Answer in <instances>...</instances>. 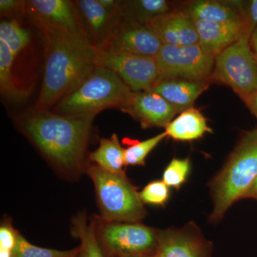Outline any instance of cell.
<instances>
[{
    "instance_id": "6da1fadb",
    "label": "cell",
    "mask_w": 257,
    "mask_h": 257,
    "mask_svg": "<svg viewBox=\"0 0 257 257\" xmlns=\"http://www.w3.org/2000/svg\"><path fill=\"white\" fill-rule=\"evenodd\" d=\"M96 114L62 115L32 110L22 116L19 126L51 167L67 180L85 173V153Z\"/></svg>"
},
{
    "instance_id": "7a4b0ae2",
    "label": "cell",
    "mask_w": 257,
    "mask_h": 257,
    "mask_svg": "<svg viewBox=\"0 0 257 257\" xmlns=\"http://www.w3.org/2000/svg\"><path fill=\"white\" fill-rule=\"evenodd\" d=\"M43 35L45 68L35 109L50 111L96 67L98 48L89 37L33 22Z\"/></svg>"
},
{
    "instance_id": "3957f363",
    "label": "cell",
    "mask_w": 257,
    "mask_h": 257,
    "mask_svg": "<svg viewBox=\"0 0 257 257\" xmlns=\"http://www.w3.org/2000/svg\"><path fill=\"white\" fill-rule=\"evenodd\" d=\"M256 177L257 128L243 135L222 170L211 180V222L220 221L229 208L242 199Z\"/></svg>"
},
{
    "instance_id": "277c9868",
    "label": "cell",
    "mask_w": 257,
    "mask_h": 257,
    "mask_svg": "<svg viewBox=\"0 0 257 257\" xmlns=\"http://www.w3.org/2000/svg\"><path fill=\"white\" fill-rule=\"evenodd\" d=\"M132 91L117 74L96 66L75 89L56 104L53 112L96 114L109 108L119 109Z\"/></svg>"
},
{
    "instance_id": "5b68a950",
    "label": "cell",
    "mask_w": 257,
    "mask_h": 257,
    "mask_svg": "<svg viewBox=\"0 0 257 257\" xmlns=\"http://www.w3.org/2000/svg\"><path fill=\"white\" fill-rule=\"evenodd\" d=\"M87 174L94 184L96 202L102 220L138 223L147 215L140 192L124 173H111L88 165Z\"/></svg>"
},
{
    "instance_id": "8992f818",
    "label": "cell",
    "mask_w": 257,
    "mask_h": 257,
    "mask_svg": "<svg viewBox=\"0 0 257 257\" xmlns=\"http://www.w3.org/2000/svg\"><path fill=\"white\" fill-rule=\"evenodd\" d=\"M212 80L231 87L243 101L257 91V60L243 35L215 57Z\"/></svg>"
},
{
    "instance_id": "52a82bcc",
    "label": "cell",
    "mask_w": 257,
    "mask_h": 257,
    "mask_svg": "<svg viewBox=\"0 0 257 257\" xmlns=\"http://www.w3.org/2000/svg\"><path fill=\"white\" fill-rule=\"evenodd\" d=\"M96 234L104 257L153 254L158 231L140 222H117L95 217Z\"/></svg>"
},
{
    "instance_id": "ba28073f",
    "label": "cell",
    "mask_w": 257,
    "mask_h": 257,
    "mask_svg": "<svg viewBox=\"0 0 257 257\" xmlns=\"http://www.w3.org/2000/svg\"><path fill=\"white\" fill-rule=\"evenodd\" d=\"M96 64L114 72L135 92L149 90L160 77L155 57L134 55L111 47L98 49Z\"/></svg>"
},
{
    "instance_id": "9c48e42d",
    "label": "cell",
    "mask_w": 257,
    "mask_h": 257,
    "mask_svg": "<svg viewBox=\"0 0 257 257\" xmlns=\"http://www.w3.org/2000/svg\"><path fill=\"white\" fill-rule=\"evenodd\" d=\"M161 77L212 81L215 58L199 44L189 46L163 45L155 57Z\"/></svg>"
},
{
    "instance_id": "30bf717a",
    "label": "cell",
    "mask_w": 257,
    "mask_h": 257,
    "mask_svg": "<svg viewBox=\"0 0 257 257\" xmlns=\"http://www.w3.org/2000/svg\"><path fill=\"white\" fill-rule=\"evenodd\" d=\"M162 45L163 43L148 24L130 21L121 17L102 47H109L134 55L155 57Z\"/></svg>"
},
{
    "instance_id": "8fae6325",
    "label": "cell",
    "mask_w": 257,
    "mask_h": 257,
    "mask_svg": "<svg viewBox=\"0 0 257 257\" xmlns=\"http://www.w3.org/2000/svg\"><path fill=\"white\" fill-rule=\"evenodd\" d=\"M212 243L194 223L182 229L158 231L155 257H211Z\"/></svg>"
},
{
    "instance_id": "7c38bea8",
    "label": "cell",
    "mask_w": 257,
    "mask_h": 257,
    "mask_svg": "<svg viewBox=\"0 0 257 257\" xmlns=\"http://www.w3.org/2000/svg\"><path fill=\"white\" fill-rule=\"evenodd\" d=\"M136 119L143 128L166 127L177 111L157 93L132 91L119 108Z\"/></svg>"
},
{
    "instance_id": "4fadbf2b",
    "label": "cell",
    "mask_w": 257,
    "mask_h": 257,
    "mask_svg": "<svg viewBox=\"0 0 257 257\" xmlns=\"http://www.w3.org/2000/svg\"><path fill=\"white\" fill-rule=\"evenodd\" d=\"M26 11L33 22H40L70 33L88 37L77 8L72 2L30 0L27 2Z\"/></svg>"
},
{
    "instance_id": "5bb4252c",
    "label": "cell",
    "mask_w": 257,
    "mask_h": 257,
    "mask_svg": "<svg viewBox=\"0 0 257 257\" xmlns=\"http://www.w3.org/2000/svg\"><path fill=\"white\" fill-rule=\"evenodd\" d=\"M163 45L189 46L199 44L194 20L183 10H175L147 23Z\"/></svg>"
},
{
    "instance_id": "9a60e30c",
    "label": "cell",
    "mask_w": 257,
    "mask_h": 257,
    "mask_svg": "<svg viewBox=\"0 0 257 257\" xmlns=\"http://www.w3.org/2000/svg\"><path fill=\"white\" fill-rule=\"evenodd\" d=\"M211 82L179 77H161L147 91L160 94L179 113L192 107L196 99L207 90Z\"/></svg>"
},
{
    "instance_id": "2e32d148",
    "label": "cell",
    "mask_w": 257,
    "mask_h": 257,
    "mask_svg": "<svg viewBox=\"0 0 257 257\" xmlns=\"http://www.w3.org/2000/svg\"><path fill=\"white\" fill-rule=\"evenodd\" d=\"M74 3L89 40L96 48H101L121 18L120 10L117 13L109 11L98 0H79Z\"/></svg>"
},
{
    "instance_id": "e0dca14e",
    "label": "cell",
    "mask_w": 257,
    "mask_h": 257,
    "mask_svg": "<svg viewBox=\"0 0 257 257\" xmlns=\"http://www.w3.org/2000/svg\"><path fill=\"white\" fill-rule=\"evenodd\" d=\"M199 45L214 58L245 34L243 23L194 21Z\"/></svg>"
},
{
    "instance_id": "ac0fdd59",
    "label": "cell",
    "mask_w": 257,
    "mask_h": 257,
    "mask_svg": "<svg viewBox=\"0 0 257 257\" xmlns=\"http://www.w3.org/2000/svg\"><path fill=\"white\" fill-rule=\"evenodd\" d=\"M244 2L199 0L186 5L183 10L194 21L243 23Z\"/></svg>"
},
{
    "instance_id": "d6986e66",
    "label": "cell",
    "mask_w": 257,
    "mask_h": 257,
    "mask_svg": "<svg viewBox=\"0 0 257 257\" xmlns=\"http://www.w3.org/2000/svg\"><path fill=\"white\" fill-rule=\"evenodd\" d=\"M167 137L181 142H192L202 138L212 130L207 119L197 108L190 107L181 112L165 127Z\"/></svg>"
},
{
    "instance_id": "ffe728a7",
    "label": "cell",
    "mask_w": 257,
    "mask_h": 257,
    "mask_svg": "<svg viewBox=\"0 0 257 257\" xmlns=\"http://www.w3.org/2000/svg\"><path fill=\"white\" fill-rule=\"evenodd\" d=\"M124 149L120 145L116 134L99 140V145L91 152L89 159L96 166L111 173H124Z\"/></svg>"
},
{
    "instance_id": "44dd1931",
    "label": "cell",
    "mask_w": 257,
    "mask_h": 257,
    "mask_svg": "<svg viewBox=\"0 0 257 257\" xmlns=\"http://www.w3.org/2000/svg\"><path fill=\"white\" fill-rule=\"evenodd\" d=\"M71 234L80 241L77 257H104L96 236L95 219L89 221L85 213H79L71 221Z\"/></svg>"
},
{
    "instance_id": "7402d4cb",
    "label": "cell",
    "mask_w": 257,
    "mask_h": 257,
    "mask_svg": "<svg viewBox=\"0 0 257 257\" xmlns=\"http://www.w3.org/2000/svg\"><path fill=\"white\" fill-rule=\"evenodd\" d=\"M165 0H135L120 3V14L124 20L147 24L154 19L173 11Z\"/></svg>"
},
{
    "instance_id": "603a6c76",
    "label": "cell",
    "mask_w": 257,
    "mask_h": 257,
    "mask_svg": "<svg viewBox=\"0 0 257 257\" xmlns=\"http://www.w3.org/2000/svg\"><path fill=\"white\" fill-rule=\"evenodd\" d=\"M15 57L6 43L0 40V88L2 93L10 99H19L23 95L13 77Z\"/></svg>"
},
{
    "instance_id": "cb8c5ba5",
    "label": "cell",
    "mask_w": 257,
    "mask_h": 257,
    "mask_svg": "<svg viewBox=\"0 0 257 257\" xmlns=\"http://www.w3.org/2000/svg\"><path fill=\"white\" fill-rule=\"evenodd\" d=\"M30 33L15 20H4L0 24V40L4 41L17 57L30 42Z\"/></svg>"
},
{
    "instance_id": "d4e9b609",
    "label": "cell",
    "mask_w": 257,
    "mask_h": 257,
    "mask_svg": "<svg viewBox=\"0 0 257 257\" xmlns=\"http://www.w3.org/2000/svg\"><path fill=\"white\" fill-rule=\"evenodd\" d=\"M79 251V246L67 251L40 247L29 242L20 234L13 257H77Z\"/></svg>"
},
{
    "instance_id": "484cf974",
    "label": "cell",
    "mask_w": 257,
    "mask_h": 257,
    "mask_svg": "<svg viewBox=\"0 0 257 257\" xmlns=\"http://www.w3.org/2000/svg\"><path fill=\"white\" fill-rule=\"evenodd\" d=\"M167 137V133L159 134L156 136L135 143L124 150V161L126 166H144L145 160L150 153Z\"/></svg>"
},
{
    "instance_id": "4316f807",
    "label": "cell",
    "mask_w": 257,
    "mask_h": 257,
    "mask_svg": "<svg viewBox=\"0 0 257 257\" xmlns=\"http://www.w3.org/2000/svg\"><path fill=\"white\" fill-rule=\"evenodd\" d=\"M189 170L190 160L189 158L173 159L164 171L162 181L167 187L178 189L186 182Z\"/></svg>"
},
{
    "instance_id": "83f0119b",
    "label": "cell",
    "mask_w": 257,
    "mask_h": 257,
    "mask_svg": "<svg viewBox=\"0 0 257 257\" xmlns=\"http://www.w3.org/2000/svg\"><path fill=\"white\" fill-rule=\"evenodd\" d=\"M140 196L144 204L164 206L170 197V190L163 181H153L144 187Z\"/></svg>"
},
{
    "instance_id": "f1b7e54d",
    "label": "cell",
    "mask_w": 257,
    "mask_h": 257,
    "mask_svg": "<svg viewBox=\"0 0 257 257\" xmlns=\"http://www.w3.org/2000/svg\"><path fill=\"white\" fill-rule=\"evenodd\" d=\"M20 234L13 227L11 221H3L0 227V252L14 253Z\"/></svg>"
},
{
    "instance_id": "f546056e",
    "label": "cell",
    "mask_w": 257,
    "mask_h": 257,
    "mask_svg": "<svg viewBox=\"0 0 257 257\" xmlns=\"http://www.w3.org/2000/svg\"><path fill=\"white\" fill-rule=\"evenodd\" d=\"M245 34L251 37L257 28V0L244 2L243 8Z\"/></svg>"
},
{
    "instance_id": "4dcf8cb0",
    "label": "cell",
    "mask_w": 257,
    "mask_h": 257,
    "mask_svg": "<svg viewBox=\"0 0 257 257\" xmlns=\"http://www.w3.org/2000/svg\"><path fill=\"white\" fill-rule=\"evenodd\" d=\"M27 2L18 0H1L0 12L1 15H13L21 11H26Z\"/></svg>"
},
{
    "instance_id": "1f68e13d",
    "label": "cell",
    "mask_w": 257,
    "mask_h": 257,
    "mask_svg": "<svg viewBox=\"0 0 257 257\" xmlns=\"http://www.w3.org/2000/svg\"><path fill=\"white\" fill-rule=\"evenodd\" d=\"M249 110L257 118V91L244 101Z\"/></svg>"
},
{
    "instance_id": "d6a6232c",
    "label": "cell",
    "mask_w": 257,
    "mask_h": 257,
    "mask_svg": "<svg viewBox=\"0 0 257 257\" xmlns=\"http://www.w3.org/2000/svg\"><path fill=\"white\" fill-rule=\"evenodd\" d=\"M242 199H257V177L249 189L243 194Z\"/></svg>"
},
{
    "instance_id": "836d02e7",
    "label": "cell",
    "mask_w": 257,
    "mask_h": 257,
    "mask_svg": "<svg viewBox=\"0 0 257 257\" xmlns=\"http://www.w3.org/2000/svg\"><path fill=\"white\" fill-rule=\"evenodd\" d=\"M250 44H251V49H252L253 54H254L257 60V28L250 37Z\"/></svg>"
},
{
    "instance_id": "e575fe53",
    "label": "cell",
    "mask_w": 257,
    "mask_h": 257,
    "mask_svg": "<svg viewBox=\"0 0 257 257\" xmlns=\"http://www.w3.org/2000/svg\"><path fill=\"white\" fill-rule=\"evenodd\" d=\"M124 257H155V253H153V254L133 255V256H128Z\"/></svg>"
},
{
    "instance_id": "d590c367",
    "label": "cell",
    "mask_w": 257,
    "mask_h": 257,
    "mask_svg": "<svg viewBox=\"0 0 257 257\" xmlns=\"http://www.w3.org/2000/svg\"><path fill=\"white\" fill-rule=\"evenodd\" d=\"M256 200H257V199H256Z\"/></svg>"
}]
</instances>
